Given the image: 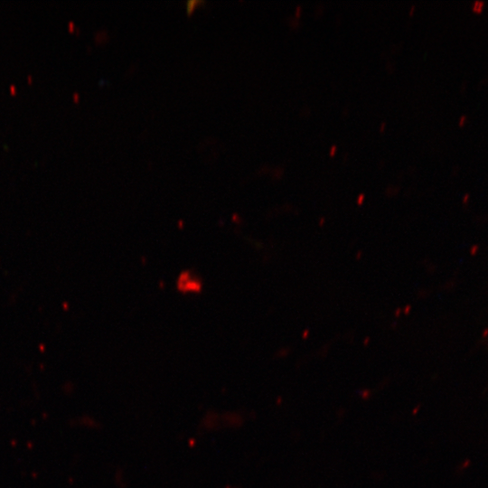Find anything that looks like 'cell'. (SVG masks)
I'll list each match as a JSON object with an SVG mask.
<instances>
[{
  "label": "cell",
  "instance_id": "277c9868",
  "mask_svg": "<svg viewBox=\"0 0 488 488\" xmlns=\"http://www.w3.org/2000/svg\"><path fill=\"white\" fill-rule=\"evenodd\" d=\"M307 333H308V332H307V331H305V333H303V337H304V338H305V337H306V335H307Z\"/></svg>",
  "mask_w": 488,
  "mask_h": 488
},
{
  "label": "cell",
  "instance_id": "5b68a950",
  "mask_svg": "<svg viewBox=\"0 0 488 488\" xmlns=\"http://www.w3.org/2000/svg\"><path fill=\"white\" fill-rule=\"evenodd\" d=\"M399 314V310H397L396 314Z\"/></svg>",
  "mask_w": 488,
  "mask_h": 488
},
{
  "label": "cell",
  "instance_id": "7a4b0ae2",
  "mask_svg": "<svg viewBox=\"0 0 488 488\" xmlns=\"http://www.w3.org/2000/svg\"><path fill=\"white\" fill-rule=\"evenodd\" d=\"M363 201V195L361 194L360 197H359V200H358V203L361 204Z\"/></svg>",
  "mask_w": 488,
  "mask_h": 488
},
{
  "label": "cell",
  "instance_id": "3957f363",
  "mask_svg": "<svg viewBox=\"0 0 488 488\" xmlns=\"http://www.w3.org/2000/svg\"><path fill=\"white\" fill-rule=\"evenodd\" d=\"M334 151H335V147L333 146L331 150V155H333L334 154Z\"/></svg>",
  "mask_w": 488,
  "mask_h": 488
},
{
  "label": "cell",
  "instance_id": "6da1fadb",
  "mask_svg": "<svg viewBox=\"0 0 488 488\" xmlns=\"http://www.w3.org/2000/svg\"><path fill=\"white\" fill-rule=\"evenodd\" d=\"M177 286L182 292H198L201 290L202 284L196 279L192 278L189 272H185L180 275Z\"/></svg>",
  "mask_w": 488,
  "mask_h": 488
}]
</instances>
